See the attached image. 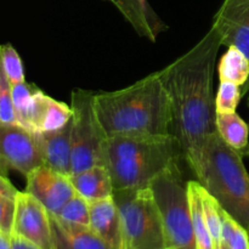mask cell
Here are the masks:
<instances>
[{
	"label": "cell",
	"instance_id": "30bf717a",
	"mask_svg": "<svg viewBox=\"0 0 249 249\" xmlns=\"http://www.w3.org/2000/svg\"><path fill=\"white\" fill-rule=\"evenodd\" d=\"M26 191L33 195L51 215H57L68 199L75 194L70 175L43 164L26 177Z\"/></svg>",
	"mask_w": 249,
	"mask_h": 249
},
{
	"label": "cell",
	"instance_id": "2e32d148",
	"mask_svg": "<svg viewBox=\"0 0 249 249\" xmlns=\"http://www.w3.org/2000/svg\"><path fill=\"white\" fill-rule=\"evenodd\" d=\"M50 219L56 249H114L89 226L71 225L51 214Z\"/></svg>",
	"mask_w": 249,
	"mask_h": 249
},
{
	"label": "cell",
	"instance_id": "277c9868",
	"mask_svg": "<svg viewBox=\"0 0 249 249\" xmlns=\"http://www.w3.org/2000/svg\"><path fill=\"white\" fill-rule=\"evenodd\" d=\"M191 169L219 204L249 229V174L242 152L229 146L214 131L206 140Z\"/></svg>",
	"mask_w": 249,
	"mask_h": 249
},
{
	"label": "cell",
	"instance_id": "8992f818",
	"mask_svg": "<svg viewBox=\"0 0 249 249\" xmlns=\"http://www.w3.org/2000/svg\"><path fill=\"white\" fill-rule=\"evenodd\" d=\"M72 108V173L75 174L94 165H106L105 131L96 108L95 94L74 89L71 94Z\"/></svg>",
	"mask_w": 249,
	"mask_h": 249
},
{
	"label": "cell",
	"instance_id": "6da1fadb",
	"mask_svg": "<svg viewBox=\"0 0 249 249\" xmlns=\"http://www.w3.org/2000/svg\"><path fill=\"white\" fill-rule=\"evenodd\" d=\"M220 46V33L212 26L194 48L158 71L172 105V134L190 168L208 136L216 131L214 70Z\"/></svg>",
	"mask_w": 249,
	"mask_h": 249
},
{
	"label": "cell",
	"instance_id": "1f68e13d",
	"mask_svg": "<svg viewBox=\"0 0 249 249\" xmlns=\"http://www.w3.org/2000/svg\"><path fill=\"white\" fill-rule=\"evenodd\" d=\"M214 249H229V248H228V247H225V246L221 245V243H220V245L215 246V247H214Z\"/></svg>",
	"mask_w": 249,
	"mask_h": 249
},
{
	"label": "cell",
	"instance_id": "484cf974",
	"mask_svg": "<svg viewBox=\"0 0 249 249\" xmlns=\"http://www.w3.org/2000/svg\"><path fill=\"white\" fill-rule=\"evenodd\" d=\"M0 123L17 124L12 100V84L0 63Z\"/></svg>",
	"mask_w": 249,
	"mask_h": 249
},
{
	"label": "cell",
	"instance_id": "4fadbf2b",
	"mask_svg": "<svg viewBox=\"0 0 249 249\" xmlns=\"http://www.w3.org/2000/svg\"><path fill=\"white\" fill-rule=\"evenodd\" d=\"M44 164L62 174L72 173V119L63 128L36 133Z\"/></svg>",
	"mask_w": 249,
	"mask_h": 249
},
{
	"label": "cell",
	"instance_id": "83f0119b",
	"mask_svg": "<svg viewBox=\"0 0 249 249\" xmlns=\"http://www.w3.org/2000/svg\"><path fill=\"white\" fill-rule=\"evenodd\" d=\"M15 216V199L0 195V231L12 232Z\"/></svg>",
	"mask_w": 249,
	"mask_h": 249
},
{
	"label": "cell",
	"instance_id": "9c48e42d",
	"mask_svg": "<svg viewBox=\"0 0 249 249\" xmlns=\"http://www.w3.org/2000/svg\"><path fill=\"white\" fill-rule=\"evenodd\" d=\"M11 235L19 236L41 249H56L50 213L27 191H19L15 198Z\"/></svg>",
	"mask_w": 249,
	"mask_h": 249
},
{
	"label": "cell",
	"instance_id": "e0dca14e",
	"mask_svg": "<svg viewBox=\"0 0 249 249\" xmlns=\"http://www.w3.org/2000/svg\"><path fill=\"white\" fill-rule=\"evenodd\" d=\"M70 178L75 192L89 203L113 197V182L106 165H94Z\"/></svg>",
	"mask_w": 249,
	"mask_h": 249
},
{
	"label": "cell",
	"instance_id": "9a60e30c",
	"mask_svg": "<svg viewBox=\"0 0 249 249\" xmlns=\"http://www.w3.org/2000/svg\"><path fill=\"white\" fill-rule=\"evenodd\" d=\"M124 18L131 24L140 36L152 43L167 29V24L152 10L147 0H111Z\"/></svg>",
	"mask_w": 249,
	"mask_h": 249
},
{
	"label": "cell",
	"instance_id": "44dd1931",
	"mask_svg": "<svg viewBox=\"0 0 249 249\" xmlns=\"http://www.w3.org/2000/svg\"><path fill=\"white\" fill-rule=\"evenodd\" d=\"M220 243L229 249H249L248 230L221 207Z\"/></svg>",
	"mask_w": 249,
	"mask_h": 249
},
{
	"label": "cell",
	"instance_id": "3957f363",
	"mask_svg": "<svg viewBox=\"0 0 249 249\" xmlns=\"http://www.w3.org/2000/svg\"><path fill=\"white\" fill-rule=\"evenodd\" d=\"M105 155L116 192L147 189L160 175L179 170L182 148L173 134L108 136Z\"/></svg>",
	"mask_w": 249,
	"mask_h": 249
},
{
	"label": "cell",
	"instance_id": "603a6c76",
	"mask_svg": "<svg viewBox=\"0 0 249 249\" xmlns=\"http://www.w3.org/2000/svg\"><path fill=\"white\" fill-rule=\"evenodd\" d=\"M201 184V182H199ZM201 201L202 208H203L204 218H206L207 226L209 229L212 238H213L214 247L220 245V233H221V216L220 209L221 206L219 202L204 189L201 185Z\"/></svg>",
	"mask_w": 249,
	"mask_h": 249
},
{
	"label": "cell",
	"instance_id": "836d02e7",
	"mask_svg": "<svg viewBox=\"0 0 249 249\" xmlns=\"http://www.w3.org/2000/svg\"><path fill=\"white\" fill-rule=\"evenodd\" d=\"M247 102H248V106H249V94H248V101Z\"/></svg>",
	"mask_w": 249,
	"mask_h": 249
},
{
	"label": "cell",
	"instance_id": "5b68a950",
	"mask_svg": "<svg viewBox=\"0 0 249 249\" xmlns=\"http://www.w3.org/2000/svg\"><path fill=\"white\" fill-rule=\"evenodd\" d=\"M123 231L124 249H168L164 224L151 187L113 194Z\"/></svg>",
	"mask_w": 249,
	"mask_h": 249
},
{
	"label": "cell",
	"instance_id": "d6986e66",
	"mask_svg": "<svg viewBox=\"0 0 249 249\" xmlns=\"http://www.w3.org/2000/svg\"><path fill=\"white\" fill-rule=\"evenodd\" d=\"M190 202L192 226L198 249H214V242L207 226L201 201V184L199 181H189L186 184Z\"/></svg>",
	"mask_w": 249,
	"mask_h": 249
},
{
	"label": "cell",
	"instance_id": "52a82bcc",
	"mask_svg": "<svg viewBox=\"0 0 249 249\" xmlns=\"http://www.w3.org/2000/svg\"><path fill=\"white\" fill-rule=\"evenodd\" d=\"M150 187L162 214L168 249H198L181 170L160 175Z\"/></svg>",
	"mask_w": 249,
	"mask_h": 249
},
{
	"label": "cell",
	"instance_id": "cb8c5ba5",
	"mask_svg": "<svg viewBox=\"0 0 249 249\" xmlns=\"http://www.w3.org/2000/svg\"><path fill=\"white\" fill-rule=\"evenodd\" d=\"M242 97V90H241L240 85L232 82H228V80L220 82L218 92L215 95L216 113L236 112V108Z\"/></svg>",
	"mask_w": 249,
	"mask_h": 249
},
{
	"label": "cell",
	"instance_id": "d6a6232c",
	"mask_svg": "<svg viewBox=\"0 0 249 249\" xmlns=\"http://www.w3.org/2000/svg\"><path fill=\"white\" fill-rule=\"evenodd\" d=\"M243 153H246V155H247V156H248V157H249V145H248V147H247V148H246V150H245V151H243Z\"/></svg>",
	"mask_w": 249,
	"mask_h": 249
},
{
	"label": "cell",
	"instance_id": "8fae6325",
	"mask_svg": "<svg viewBox=\"0 0 249 249\" xmlns=\"http://www.w3.org/2000/svg\"><path fill=\"white\" fill-rule=\"evenodd\" d=\"M213 26L220 33L223 45L235 46L249 60V0H224ZM247 94L249 79L242 88V96Z\"/></svg>",
	"mask_w": 249,
	"mask_h": 249
},
{
	"label": "cell",
	"instance_id": "ba28073f",
	"mask_svg": "<svg viewBox=\"0 0 249 249\" xmlns=\"http://www.w3.org/2000/svg\"><path fill=\"white\" fill-rule=\"evenodd\" d=\"M0 160L27 177L44 164L36 133L19 124L0 123Z\"/></svg>",
	"mask_w": 249,
	"mask_h": 249
},
{
	"label": "cell",
	"instance_id": "f546056e",
	"mask_svg": "<svg viewBox=\"0 0 249 249\" xmlns=\"http://www.w3.org/2000/svg\"><path fill=\"white\" fill-rule=\"evenodd\" d=\"M11 243L12 249H41L38 246L33 245L29 241L24 240V238L19 237L17 235H11Z\"/></svg>",
	"mask_w": 249,
	"mask_h": 249
},
{
	"label": "cell",
	"instance_id": "ffe728a7",
	"mask_svg": "<svg viewBox=\"0 0 249 249\" xmlns=\"http://www.w3.org/2000/svg\"><path fill=\"white\" fill-rule=\"evenodd\" d=\"M219 79L245 87L249 79V60L235 46H229L219 63Z\"/></svg>",
	"mask_w": 249,
	"mask_h": 249
},
{
	"label": "cell",
	"instance_id": "7402d4cb",
	"mask_svg": "<svg viewBox=\"0 0 249 249\" xmlns=\"http://www.w3.org/2000/svg\"><path fill=\"white\" fill-rule=\"evenodd\" d=\"M63 223L77 226H89L90 203L75 192L62 207L60 213L55 215Z\"/></svg>",
	"mask_w": 249,
	"mask_h": 249
},
{
	"label": "cell",
	"instance_id": "e575fe53",
	"mask_svg": "<svg viewBox=\"0 0 249 249\" xmlns=\"http://www.w3.org/2000/svg\"><path fill=\"white\" fill-rule=\"evenodd\" d=\"M247 230H248V233H249V229H247Z\"/></svg>",
	"mask_w": 249,
	"mask_h": 249
},
{
	"label": "cell",
	"instance_id": "7c38bea8",
	"mask_svg": "<svg viewBox=\"0 0 249 249\" xmlns=\"http://www.w3.org/2000/svg\"><path fill=\"white\" fill-rule=\"evenodd\" d=\"M72 119V108L36 88L23 122L19 125L33 133H45L63 128Z\"/></svg>",
	"mask_w": 249,
	"mask_h": 249
},
{
	"label": "cell",
	"instance_id": "ac0fdd59",
	"mask_svg": "<svg viewBox=\"0 0 249 249\" xmlns=\"http://www.w3.org/2000/svg\"><path fill=\"white\" fill-rule=\"evenodd\" d=\"M215 125L216 133L229 146L242 153L248 147L249 126L236 112L216 113Z\"/></svg>",
	"mask_w": 249,
	"mask_h": 249
},
{
	"label": "cell",
	"instance_id": "7a4b0ae2",
	"mask_svg": "<svg viewBox=\"0 0 249 249\" xmlns=\"http://www.w3.org/2000/svg\"><path fill=\"white\" fill-rule=\"evenodd\" d=\"M95 108L108 136L172 134V105L158 72L123 89L97 92Z\"/></svg>",
	"mask_w": 249,
	"mask_h": 249
},
{
	"label": "cell",
	"instance_id": "4316f807",
	"mask_svg": "<svg viewBox=\"0 0 249 249\" xmlns=\"http://www.w3.org/2000/svg\"><path fill=\"white\" fill-rule=\"evenodd\" d=\"M36 88L33 84L24 82L12 84V100H14L15 113H16L17 124H21L26 117L27 111L31 106L32 99Z\"/></svg>",
	"mask_w": 249,
	"mask_h": 249
},
{
	"label": "cell",
	"instance_id": "4dcf8cb0",
	"mask_svg": "<svg viewBox=\"0 0 249 249\" xmlns=\"http://www.w3.org/2000/svg\"><path fill=\"white\" fill-rule=\"evenodd\" d=\"M0 249H12L11 235L0 231Z\"/></svg>",
	"mask_w": 249,
	"mask_h": 249
},
{
	"label": "cell",
	"instance_id": "d4e9b609",
	"mask_svg": "<svg viewBox=\"0 0 249 249\" xmlns=\"http://www.w3.org/2000/svg\"><path fill=\"white\" fill-rule=\"evenodd\" d=\"M0 63L11 84L24 82L23 62L18 53L10 44L0 45Z\"/></svg>",
	"mask_w": 249,
	"mask_h": 249
},
{
	"label": "cell",
	"instance_id": "5bb4252c",
	"mask_svg": "<svg viewBox=\"0 0 249 249\" xmlns=\"http://www.w3.org/2000/svg\"><path fill=\"white\" fill-rule=\"evenodd\" d=\"M89 228L114 249H124L121 215L113 197L90 203Z\"/></svg>",
	"mask_w": 249,
	"mask_h": 249
},
{
	"label": "cell",
	"instance_id": "f1b7e54d",
	"mask_svg": "<svg viewBox=\"0 0 249 249\" xmlns=\"http://www.w3.org/2000/svg\"><path fill=\"white\" fill-rule=\"evenodd\" d=\"M18 192V190L11 184V181H10L6 175L0 174V195H2L5 197H9L11 199H15Z\"/></svg>",
	"mask_w": 249,
	"mask_h": 249
},
{
	"label": "cell",
	"instance_id": "d590c367",
	"mask_svg": "<svg viewBox=\"0 0 249 249\" xmlns=\"http://www.w3.org/2000/svg\"><path fill=\"white\" fill-rule=\"evenodd\" d=\"M108 1H111V0H108Z\"/></svg>",
	"mask_w": 249,
	"mask_h": 249
}]
</instances>
